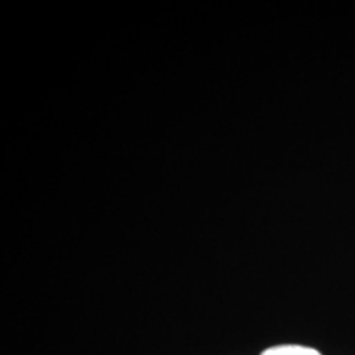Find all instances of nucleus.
I'll return each instance as SVG.
<instances>
[{
  "mask_svg": "<svg viewBox=\"0 0 355 355\" xmlns=\"http://www.w3.org/2000/svg\"><path fill=\"white\" fill-rule=\"evenodd\" d=\"M262 355H321L318 350L305 347V346H299V345H282V346H275L271 349H267Z\"/></svg>",
  "mask_w": 355,
  "mask_h": 355,
  "instance_id": "f257e3e1",
  "label": "nucleus"
}]
</instances>
